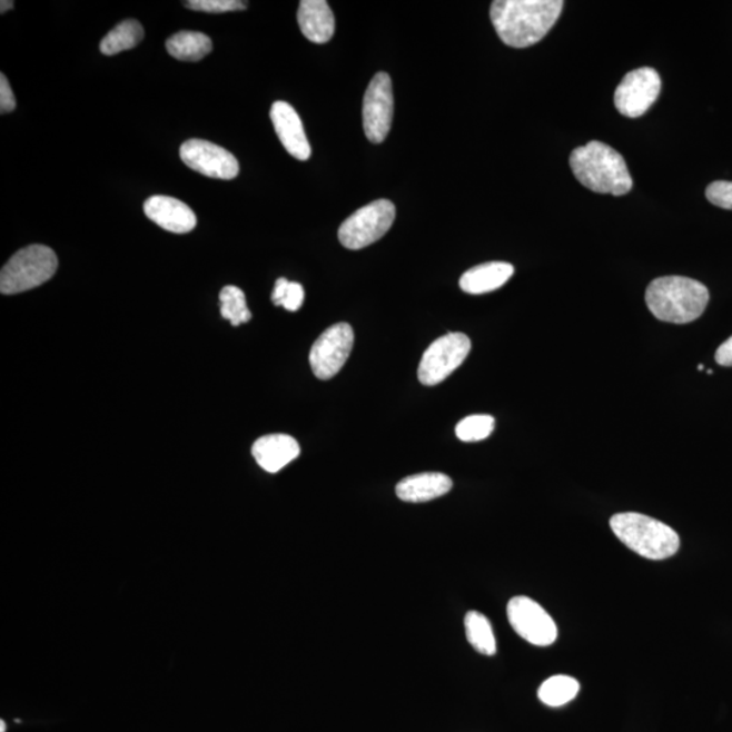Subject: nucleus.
<instances>
[{
    "label": "nucleus",
    "instance_id": "obj_27",
    "mask_svg": "<svg viewBox=\"0 0 732 732\" xmlns=\"http://www.w3.org/2000/svg\"><path fill=\"white\" fill-rule=\"evenodd\" d=\"M709 201L719 208L732 210V182H712L705 190Z\"/></svg>",
    "mask_w": 732,
    "mask_h": 732
},
{
    "label": "nucleus",
    "instance_id": "obj_32",
    "mask_svg": "<svg viewBox=\"0 0 732 732\" xmlns=\"http://www.w3.org/2000/svg\"><path fill=\"white\" fill-rule=\"evenodd\" d=\"M698 369H699V370H704V365H703V364H700V365L698 366Z\"/></svg>",
    "mask_w": 732,
    "mask_h": 732
},
{
    "label": "nucleus",
    "instance_id": "obj_18",
    "mask_svg": "<svg viewBox=\"0 0 732 732\" xmlns=\"http://www.w3.org/2000/svg\"><path fill=\"white\" fill-rule=\"evenodd\" d=\"M514 275L513 265L488 263L465 271L461 278V288L465 294L485 295L504 287Z\"/></svg>",
    "mask_w": 732,
    "mask_h": 732
},
{
    "label": "nucleus",
    "instance_id": "obj_13",
    "mask_svg": "<svg viewBox=\"0 0 732 732\" xmlns=\"http://www.w3.org/2000/svg\"><path fill=\"white\" fill-rule=\"evenodd\" d=\"M270 119L285 150L296 159L308 160L313 154L311 146L294 107L284 101L273 103Z\"/></svg>",
    "mask_w": 732,
    "mask_h": 732
},
{
    "label": "nucleus",
    "instance_id": "obj_8",
    "mask_svg": "<svg viewBox=\"0 0 732 732\" xmlns=\"http://www.w3.org/2000/svg\"><path fill=\"white\" fill-rule=\"evenodd\" d=\"M507 619L513 630L533 644V646L548 647L557 639V626L544 607L525 595L508 601Z\"/></svg>",
    "mask_w": 732,
    "mask_h": 732
},
{
    "label": "nucleus",
    "instance_id": "obj_20",
    "mask_svg": "<svg viewBox=\"0 0 732 732\" xmlns=\"http://www.w3.org/2000/svg\"><path fill=\"white\" fill-rule=\"evenodd\" d=\"M145 39V29L136 20H127L117 24L101 41V52L107 56H113L139 46Z\"/></svg>",
    "mask_w": 732,
    "mask_h": 732
},
{
    "label": "nucleus",
    "instance_id": "obj_6",
    "mask_svg": "<svg viewBox=\"0 0 732 732\" xmlns=\"http://www.w3.org/2000/svg\"><path fill=\"white\" fill-rule=\"evenodd\" d=\"M396 216L395 205L388 200H377L365 205L339 227L338 238L349 250H362L382 239L393 227Z\"/></svg>",
    "mask_w": 732,
    "mask_h": 732
},
{
    "label": "nucleus",
    "instance_id": "obj_2",
    "mask_svg": "<svg viewBox=\"0 0 732 732\" xmlns=\"http://www.w3.org/2000/svg\"><path fill=\"white\" fill-rule=\"evenodd\" d=\"M570 166L576 179L595 194L624 196L634 185L622 155L601 141L576 148Z\"/></svg>",
    "mask_w": 732,
    "mask_h": 732
},
{
    "label": "nucleus",
    "instance_id": "obj_11",
    "mask_svg": "<svg viewBox=\"0 0 732 732\" xmlns=\"http://www.w3.org/2000/svg\"><path fill=\"white\" fill-rule=\"evenodd\" d=\"M661 89L662 80L654 68H639L623 78L614 92V105L623 116L637 119L653 107Z\"/></svg>",
    "mask_w": 732,
    "mask_h": 732
},
{
    "label": "nucleus",
    "instance_id": "obj_3",
    "mask_svg": "<svg viewBox=\"0 0 732 732\" xmlns=\"http://www.w3.org/2000/svg\"><path fill=\"white\" fill-rule=\"evenodd\" d=\"M709 301L710 291L705 285L688 277L656 278L646 291L651 314L667 324H691L704 314Z\"/></svg>",
    "mask_w": 732,
    "mask_h": 732
},
{
    "label": "nucleus",
    "instance_id": "obj_19",
    "mask_svg": "<svg viewBox=\"0 0 732 732\" xmlns=\"http://www.w3.org/2000/svg\"><path fill=\"white\" fill-rule=\"evenodd\" d=\"M167 52L181 61H200L212 52L214 43L207 34L182 30L166 41Z\"/></svg>",
    "mask_w": 732,
    "mask_h": 732
},
{
    "label": "nucleus",
    "instance_id": "obj_16",
    "mask_svg": "<svg viewBox=\"0 0 732 732\" xmlns=\"http://www.w3.org/2000/svg\"><path fill=\"white\" fill-rule=\"evenodd\" d=\"M297 22L304 37L315 43L328 42L335 33V18L326 0H303Z\"/></svg>",
    "mask_w": 732,
    "mask_h": 732
},
{
    "label": "nucleus",
    "instance_id": "obj_1",
    "mask_svg": "<svg viewBox=\"0 0 732 732\" xmlns=\"http://www.w3.org/2000/svg\"><path fill=\"white\" fill-rule=\"evenodd\" d=\"M562 0H496L489 17L499 39L512 48L542 41L561 17Z\"/></svg>",
    "mask_w": 732,
    "mask_h": 732
},
{
    "label": "nucleus",
    "instance_id": "obj_26",
    "mask_svg": "<svg viewBox=\"0 0 732 732\" xmlns=\"http://www.w3.org/2000/svg\"><path fill=\"white\" fill-rule=\"evenodd\" d=\"M184 4L190 10L216 12V14L247 9V3L239 2V0H190Z\"/></svg>",
    "mask_w": 732,
    "mask_h": 732
},
{
    "label": "nucleus",
    "instance_id": "obj_7",
    "mask_svg": "<svg viewBox=\"0 0 732 732\" xmlns=\"http://www.w3.org/2000/svg\"><path fill=\"white\" fill-rule=\"evenodd\" d=\"M469 352L471 340L463 333H449L434 340L421 359L419 382L427 387L437 386L464 363Z\"/></svg>",
    "mask_w": 732,
    "mask_h": 732
},
{
    "label": "nucleus",
    "instance_id": "obj_21",
    "mask_svg": "<svg viewBox=\"0 0 732 732\" xmlns=\"http://www.w3.org/2000/svg\"><path fill=\"white\" fill-rule=\"evenodd\" d=\"M464 626L467 641L469 642L471 646L477 651V653L487 656L495 655V635L492 623H489V620L485 616V614L476 611L468 612L465 614Z\"/></svg>",
    "mask_w": 732,
    "mask_h": 732
},
{
    "label": "nucleus",
    "instance_id": "obj_4",
    "mask_svg": "<svg viewBox=\"0 0 732 732\" xmlns=\"http://www.w3.org/2000/svg\"><path fill=\"white\" fill-rule=\"evenodd\" d=\"M611 528L626 547L650 561L669 560L680 550L679 533L644 514H614Z\"/></svg>",
    "mask_w": 732,
    "mask_h": 732
},
{
    "label": "nucleus",
    "instance_id": "obj_22",
    "mask_svg": "<svg viewBox=\"0 0 732 732\" xmlns=\"http://www.w3.org/2000/svg\"><path fill=\"white\" fill-rule=\"evenodd\" d=\"M580 682L570 675H554L538 688V699L548 706H562L578 696Z\"/></svg>",
    "mask_w": 732,
    "mask_h": 732
},
{
    "label": "nucleus",
    "instance_id": "obj_28",
    "mask_svg": "<svg viewBox=\"0 0 732 732\" xmlns=\"http://www.w3.org/2000/svg\"><path fill=\"white\" fill-rule=\"evenodd\" d=\"M17 107L14 92H12L8 78L4 73L0 76V111L2 115L10 113Z\"/></svg>",
    "mask_w": 732,
    "mask_h": 732
},
{
    "label": "nucleus",
    "instance_id": "obj_12",
    "mask_svg": "<svg viewBox=\"0 0 732 732\" xmlns=\"http://www.w3.org/2000/svg\"><path fill=\"white\" fill-rule=\"evenodd\" d=\"M182 162L191 170L205 177L217 179H234L239 174V162L234 155L214 142L200 139L185 141L181 150Z\"/></svg>",
    "mask_w": 732,
    "mask_h": 732
},
{
    "label": "nucleus",
    "instance_id": "obj_24",
    "mask_svg": "<svg viewBox=\"0 0 732 732\" xmlns=\"http://www.w3.org/2000/svg\"><path fill=\"white\" fill-rule=\"evenodd\" d=\"M495 419L492 415H471L458 422L456 436L464 443L482 442L494 432Z\"/></svg>",
    "mask_w": 732,
    "mask_h": 732
},
{
    "label": "nucleus",
    "instance_id": "obj_31",
    "mask_svg": "<svg viewBox=\"0 0 732 732\" xmlns=\"http://www.w3.org/2000/svg\"><path fill=\"white\" fill-rule=\"evenodd\" d=\"M0 728H2V729H0V732H4V731H6V724H4L3 721L0 722Z\"/></svg>",
    "mask_w": 732,
    "mask_h": 732
},
{
    "label": "nucleus",
    "instance_id": "obj_5",
    "mask_svg": "<svg viewBox=\"0 0 732 732\" xmlns=\"http://www.w3.org/2000/svg\"><path fill=\"white\" fill-rule=\"evenodd\" d=\"M59 260L52 248L32 245L12 256L0 273V291L3 295L22 294L51 280Z\"/></svg>",
    "mask_w": 732,
    "mask_h": 732
},
{
    "label": "nucleus",
    "instance_id": "obj_23",
    "mask_svg": "<svg viewBox=\"0 0 732 732\" xmlns=\"http://www.w3.org/2000/svg\"><path fill=\"white\" fill-rule=\"evenodd\" d=\"M220 306L222 318L231 322V325L235 327L247 324L251 319V313L247 307L244 290L238 287L228 285V287L221 289Z\"/></svg>",
    "mask_w": 732,
    "mask_h": 732
},
{
    "label": "nucleus",
    "instance_id": "obj_25",
    "mask_svg": "<svg viewBox=\"0 0 732 732\" xmlns=\"http://www.w3.org/2000/svg\"><path fill=\"white\" fill-rule=\"evenodd\" d=\"M271 301L290 313L299 311L304 301V289L300 284L288 281L287 278H278L273 289Z\"/></svg>",
    "mask_w": 732,
    "mask_h": 732
},
{
    "label": "nucleus",
    "instance_id": "obj_17",
    "mask_svg": "<svg viewBox=\"0 0 732 732\" xmlns=\"http://www.w3.org/2000/svg\"><path fill=\"white\" fill-rule=\"evenodd\" d=\"M453 487L449 476L439 473H425L405 477L396 486V495L405 502L422 504L448 494Z\"/></svg>",
    "mask_w": 732,
    "mask_h": 732
},
{
    "label": "nucleus",
    "instance_id": "obj_15",
    "mask_svg": "<svg viewBox=\"0 0 732 732\" xmlns=\"http://www.w3.org/2000/svg\"><path fill=\"white\" fill-rule=\"evenodd\" d=\"M251 453L260 468L276 474L300 456V445L288 434H270L258 438Z\"/></svg>",
    "mask_w": 732,
    "mask_h": 732
},
{
    "label": "nucleus",
    "instance_id": "obj_9",
    "mask_svg": "<svg viewBox=\"0 0 732 732\" xmlns=\"http://www.w3.org/2000/svg\"><path fill=\"white\" fill-rule=\"evenodd\" d=\"M394 119L393 82L386 72H378L366 89L363 120L366 138L375 145L387 139Z\"/></svg>",
    "mask_w": 732,
    "mask_h": 732
},
{
    "label": "nucleus",
    "instance_id": "obj_30",
    "mask_svg": "<svg viewBox=\"0 0 732 732\" xmlns=\"http://www.w3.org/2000/svg\"><path fill=\"white\" fill-rule=\"evenodd\" d=\"M12 8H14V2H11V0H2V3H0V11H2V14Z\"/></svg>",
    "mask_w": 732,
    "mask_h": 732
},
{
    "label": "nucleus",
    "instance_id": "obj_29",
    "mask_svg": "<svg viewBox=\"0 0 732 732\" xmlns=\"http://www.w3.org/2000/svg\"><path fill=\"white\" fill-rule=\"evenodd\" d=\"M715 358L719 365L732 366V337L719 346Z\"/></svg>",
    "mask_w": 732,
    "mask_h": 732
},
{
    "label": "nucleus",
    "instance_id": "obj_10",
    "mask_svg": "<svg viewBox=\"0 0 732 732\" xmlns=\"http://www.w3.org/2000/svg\"><path fill=\"white\" fill-rule=\"evenodd\" d=\"M355 345V332L350 325L337 324L320 335L309 353V364L316 377L330 380L349 358Z\"/></svg>",
    "mask_w": 732,
    "mask_h": 732
},
{
    "label": "nucleus",
    "instance_id": "obj_14",
    "mask_svg": "<svg viewBox=\"0 0 732 732\" xmlns=\"http://www.w3.org/2000/svg\"><path fill=\"white\" fill-rule=\"evenodd\" d=\"M145 214L155 225L172 234H188L197 226V217L188 205L167 196H154L145 202Z\"/></svg>",
    "mask_w": 732,
    "mask_h": 732
}]
</instances>
